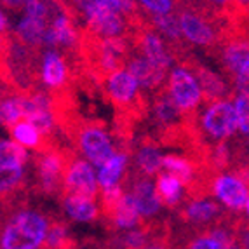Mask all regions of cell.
<instances>
[{"instance_id": "8", "label": "cell", "mask_w": 249, "mask_h": 249, "mask_svg": "<svg viewBox=\"0 0 249 249\" xmlns=\"http://www.w3.org/2000/svg\"><path fill=\"white\" fill-rule=\"evenodd\" d=\"M63 197H82V199H98V181L92 166L88 160L75 157L68 166L65 181H63Z\"/></svg>"}, {"instance_id": "24", "label": "cell", "mask_w": 249, "mask_h": 249, "mask_svg": "<svg viewBox=\"0 0 249 249\" xmlns=\"http://www.w3.org/2000/svg\"><path fill=\"white\" fill-rule=\"evenodd\" d=\"M30 160V155L19 143L0 142V166H25Z\"/></svg>"}, {"instance_id": "31", "label": "cell", "mask_w": 249, "mask_h": 249, "mask_svg": "<svg viewBox=\"0 0 249 249\" xmlns=\"http://www.w3.org/2000/svg\"><path fill=\"white\" fill-rule=\"evenodd\" d=\"M233 4L239 5V7H241V9H248L249 0H233Z\"/></svg>"}, {"instance_id": "19", "label": "cell", "mask_w": 249, "mask_h": 249, "mask_svg": "<svg viewBox=\"0 0 249 249\" xmlns=\"http://www.w3.org/2000/svg\"><path fill=\"white\" fill-rule=\"evenodd\" d=\"M162 169L166 171L167 175L178 178L183 183V187H185L190 181H194V178L199 175V171L202 167H197L187 157H178L175 154H169L166 157H162Z\"/></svg>"}, {"instance_id": "5", "label": "cell", "mask_w": 249, "mask_h": 249, "mask_svg": "<svg viewBox=\"0 0 249 249\" xmlns=\"http://www.w3.org/2000/svg\"><path fill=\"white\" fill-rule=\"evenodd\" d=\"M167 91L185 119L196 117L199 107L202 105V94L192 71L181 65L173 68L167 75Z\"/></svg>"}, {"instance_id": "22", "label": "cell", "mask_w": 249, "mask_h": 249, "mask_svg": "<svg viewBox=\"0 0 249 249\" xmlns=\"http://www.w3.org/2000/svg\"><path fill=\"white\" fill-rule=\"evenodd\" d=\"M11 134L16 140V143H19L21 146H28V148H34L35 152H40V150L47 148V143L42 140V136L38 134V131L32 124H28L26 121H19L16 125L11 127Z\"/></svg>"}, {"instance_id": "33", "label": "cell", "mask_w": 249, "mask_h": 249, "mask_svg": "<svg viewBox=\"0 0 249 249\" xmlns=\"http://www.w3.org/2000/svg\"><path fill=\"white\" fill-rule=\"evenodd\" d=\"M173 2H175V7H178V5H179V4H181L183 0H173Z\"/></svg>"}, {"instance_id": "32", "label": "cell", "mask_w": 249, "mask_h": 249, "mask_svg": "<svg viewBox=\"0 0 249 249\" xmlns=\"http://www.w3.org/2000/svg\"><path fill=\"white\" fill-rule=\"evenodd\" d=\"M143 249H167V246L166 244H148Z\"/></svg>"}, {"instance_id": "30", "label": "cell", "mask_w": 249, "mask_h": 249, "mask_svg": "<svg viewBox=\"0 0 249 249\" xmlns=\"http://www.w3.org/2000/svg\"><path fill=\"white\" fill-rule=\"evenodd\" d=\"M2 32H7V19H5V16L2 14V11H0V34Z\"/></svg>"}, {"instance_id": "12", "label": "cell", "mask_w": 249, "mask_h": 249, "mask_svg": "<svg viewBox=\"0 0 249 249\" xmlns=\"http://www.w3.org/2000/svg\"><path fill=\"white\" fill-rule=\"evenodd\" d=\"M68 77H70V71H68V65L65 61V58L56 49H49L44 54V59H42V67H40L42 82L46 84L51 91H56V89H61L65 86H68L67 84Z\"/></svg>"}, {"instance_id": "26", "label": "cell", "mask_w": 249, "mask_h": 249, "mask_svg": "<svg viewBox=\"0 0 249 249\" xmlns=\"http://www.w3.org/2000/svg\"><path fill=\"white\" fill-rule=\"evenodd\" d=\"M140 7L148 14H169L175 9L173 0H138Z\"/></svg>"}, {"instance_id": "27", "label": "cell", "mask_w": 249, "mask_h": 249, "mask_svg": "<svg viewBox=\"0 0 249 249\" xmlns=\"http://www.w3.org/2000/svg\"><path fill=\"white\" fill-rule=\"evenodd\" d=\"M188 249H223L216 241H213L208 235H197V239L188 244Z\"/></svg>"}, {"instance_id": "6", "label": "cell", "mask_w": 249, "mask_h": 249, "mask_svg": "<svg viewBox=\"0 0 249 249\" xmlns=\"http://www.w3.org/2000/svg\"><path fill=\"white\" fill-rule=\"evenodd\" d=\"M223 67L232 77L233 88L237 92H248L249 80V47L246 35H235V37L225 38L220 44Z\"/></svg>"}, {"instance_id": "17", "label": "cell", "mask_w": 249, "mask_h": 249, "mask_svg": "<svg viewBox=\"0 0 249 249\" xmlns=\"http://www.w3.org/2000/svg\"><path fill=\"white\" fill-rule=\"evenodd\" d=\"M157 178V196L160 202H164L167 208L178 209L185 200V187L175 176L167 175V173H159Z\"/></svg>"}, {"instance_id": "2", "label": "cell", "mask_w": 249, "mask_h": 249, "mask_svg": "<svg viewBox=\"0 0 249 249\" xmlns=\"http://www.w3.org/2000/svg\"><path fill=\"white\" fill-rule=\"evenodd\" d=\"M47 232V218L37 211H21L0 233L2 249H40Z\"/></svg>"}, {"instance_id": "14", "label": "cell", "mask_w": 249, "mask_h": 249, "mask_svg": "<svg viewBox=\"0 0 249 249\" xmlns=\"http://www.w3.org/2000/svg\"><path fill=\"white\" fill-rule=\"evenodd\" d=\"M107 225H110L113 230L117 229H134L142 223V216L138 213L136 204L129 192H124L122 199L119 200L113 211L105 218Z\"/></svg>"}, {"instance_id": "34", "label": "cell", "mask_w": 249, "mask_h": 249, "mask_svg": "<svg viewBox=\"0 0 249 249\" xmlns=\"http://www.w3.org/2000/svg\"><path fill=\"white\" fill-rule=\"evenodd\" d=\"M0 249H2V248H0Z\"/></svg>"}, {"instance_id": "29", "label": "cell", "mask_w": 249, "mask_h": 249, "mask_svg": "<svg viewBox=\"0 0 249 249\" xmlns=\"http://www.w3.org/2000/svg\"><path fill=\"white\" fill-rule=\"evenodd\" d=\"M0 2H2L5 7L14 9V11H18V9H21V7H25V4H26V0H0Z\"/></svg>"}, {"instance_id": "1", "label": "cell", "mask_w": 249, "mask_h": 249, "mask_svg": "<svg viewBox=\"0 0 249 249\" xmlns=\"http://www.w3.org/2000/svg\"><path fill=\"white\" fill-rule=\"evenodd\" d=\"M75 155L77 154L71 146H61L59 143L35 152L34 160L40 192L47 196H61L65 175Z\"/></svg>"}, {"instance_id": "3", "label": "cell", "mask_w": 249, "mask_h": 249, "mask_svg": "<svg viewBox=\"0 0 249 249\" xmlns=\"http://www.w3.org/2000/svg\"><path fill=\"white\" fill-rule=\"evenodd\" d=\"M77 148L86 155L89 164L101 167L108 159L115 154V145L112 138L100 121L84 119L77 133Z\"/></svg>"}, {"instance_id": "16", "label": "cell", "mask_w": 249, "mask_h": 249, "mask_svg": "<svg viewBox=\"0 0 249 249\" xmlns=\"http://www.w3.org/2000/svg\"><path fill=\"white\" fill-rule=\"evenodd\" d=\"M127 162H129V154L127 152H115L112 159H108L103 166L100 167V175L96 178L100 188H112L115 185H119L124 176L125 169H127Z\"/></svg>"}, {"instance_id": "10", "label": "cell", "mask_w": 249, "mask_h": 249, "mask_svg": "<svg viewBox=\"0 0 249 249\" xmlns=\"http://www.w3.org/2000/svg\"><path fill=\"white\" fill-rule=\"evenodd\" d=\"M178 209L183 223L190 225L197 230H202V232L214 227L216 223H220L227 216V213H225V209H221L220 204H216L214 200L208 199V197L183 202Z\"/></svg>"}, {"instance_id": "11", "label": "cell", "mask_w": 249, "mask_h": 249, "mask_svg": "<svg viewBox=\"0 0 249 249\" xmlns=\"http://www.w3.org/2000/svg\"><path fill=\"white\" fill-rule=\"evenodd\" d=\"M124 183H129V187H131V190L124 192L131 194L142 220H148V218H152V216H155L160 211L162 202L157 196L155 183L152 181V178L140 175V173H134V175L125 176Z\"/></svg>"}, {"instance_id": "28", "label": "cell", "mask_w": 249, "mask_h": 249, "mask_svg": "<svg viewBox=\"0 0 249 249\" xmlns=\"http://www.w3.org/2000/svg\"><path fill=\"white\" fill-rule=\"evenodd\" d=\"M208 5H211V7L218 9V11H223L225 13V9L230 7V4H232V0H204Z\"/></svg>"}, {"instance_id": "20", "label": "cell", "mask_w": 249, "mask_h": 249, "mask_svg": "<svg viewBox=\"0 0 249 249\" xmlns=\"http://www.w3.org/2000/svg\"><path fill=\"white\" fill-rule=\"evenodd\" d=\"M25 185V166H0V199H16Z\"/></svg>"}, {"instance_id": "4", "label": "cell", "mask_w": 249, "mask_h": 249, "mask_svg": "<svg viewBox=\"0 0 249 249\" xmlns=\"http://www.w3.org/2000/svg\"><path fill=\"white\" fill-rule=\"evenodd\" d=\"M196 129H197V134L200 136V140H202V133H204L208 138H211L213 143L227 142V138L233 136L237 131L233 105L227 100L208 103L202 117H200V125H197L196 121Z\"/></svg>"}, {"instance_id": "23", "label": "cell", "mask_w": 249, "mask_h": 249, "mask_svg": "<svg viewBox=\"0 0 249 249\" xmlns=\"http://www.w3.org/2000/svg\"><path fill=\"white\" fill-rule=\"evenodd\" d=\"M19 121H23V108H21L19 94L13 92L0 100V125L11 129Z\"/></svg>"}, {"instance_id": "21", "label": "cell", "mask_w": 249, "mask_h": 249, "mask_svg": "<svg viewBox=\"0 0 249 249\" xmlns=\"http://www.w3.org/2000/svg\"><path fill=\"white\" fill-rule=\"evenodd\" d=\"M63 206H65V211L71 220L94 221L100 218V208H98L96 200L65 196L63 197Z\"/></svg>"}, {"instance_id": "18", "label": "cell", "mask_w": 249, "mask_h": 249, "mask_svg": "<svg viewBox=\"0 0 249 249\" xmlns=\"http://www.w3.org/2000/svg\"><path fill=\"white\" fill-rule=\"evenodd\" d=\"M40 249H79L77 242L71 239L65 221L51 216L47 220V232Z\"/></svg>"}, {"instance_id": "9", "label": "cell", "mask_w": 249, "mask_h": 249, "mask_svg": "<svg viewBox=\"0 0 249 249\" xmlns=\"http://www.w3.org/2000/svg\"><path fill=\"white\" fill-rule=\"evenodd\" d=\"M124 70L127 71L136 84L140 86L143 92H152L155 94L157 91H160L162 88L167 86V70L157 67L152 61L142 56L136 51H131L127 61H125Z\"/></svg>"}, {"instance_id": "13", "label": "cell", "mask_w": 249, "mask_h": 249, "mask_svg": "<svg viewBox=\"0 0 249 249\" xmlns=\"http://www.w3.org/2000/svg\"><path fill=\"white\" fill-rule=\"evenodd\" d=\"M134 157H136V169L140 175L152 178L160 173L162 155L159 152V145L150 136H142Z\"/></svg>"}, {"instance_id": "25", "label": "cell", "mask_w": 249, "mask_h": 249, "mask_svg": "<svg viewBox=\"0 0 249 249\" xmlns=\"http://www.w3.org/2000/svg\"><path fill=\"white\" fill-rule=\"evenodd\" d=\"M233 112H235V121H237V131H241L242 136H248L249 131V101H248V92H233Z\"/></svg>"}, {"instance_id": "7", "label": "cell", "mask_w": 249, "mask_h": 249, "mask_svg": "<svg viewBox=\"0 0 249 249\" xmlns=\"http://www.w3.org/2000/svg\"><path fill=\"white\" fill-rule=\"evenodd\" d=\"M211 192L233 213H248V176L237 173H221L211 183Z\"/></svg>"}, {"instance_id": "15", "label": "cell", "mask_w": 249, "mask_h": 249, "mask_svg": "<svg viewBox=\"0 0 249 249\" xmlns=\"http://www.w3.org/2000/svg\"><path fill=\"white\" fill-rule=\"evenodd\" d=\"M47 28V21L40 19V18H34V16H25L21 18L19 23L16 26V35L14 37L25 44L26 47L35 51H40V47L44 46V34H46Z\"/></svg>"}]
</instances>
